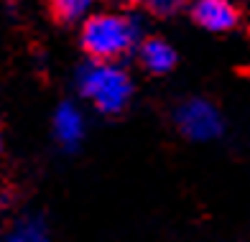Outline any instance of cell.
Listing matches in <instances>:
<instances>
[{"instance_id": "4", "label": "cell", "mask_w": 250, "mask_h": 242, "mask_svg": "<svg viewBox=\"0 0 250 242\" xmlns=\"http://www.w3.org/2000/svg\"><path fill=\"white\" fill-rule=\"evenodd\" d=\"M194 20L207 31H230L237 26V10L225 0H202L194 5Z\"/></svg>"}, {"instance_id": "3", "label": "cell", "mask_w": 250, "mask_h": 242, "mask_svg": "<svg viewBox=\"0 0 250 242\" xmlns=\"http://www.w3.org/2000/svg\"><path fill=\"white\" fill-rule=\"evenodd\" d=\"M174 120L181 135H187L189 141H212V138H217L222 133L220 110L209 100H202V97L181 102Z\"/></svg>"}, {"instance_id": "5", "label": "cell", "mask_w": 250, "mask_h": 242, "mask_svg": "<svg viewBox=\"0 0 250 242\" xmlns=\"http://www.w3.org/2000/svg\"><path fill=\"white\" fill-rule=\"evenodd\" d=\"M54 133L56 138L64 143V145H77L79 141H82V135H84V118H82V112H79L74 105H62L59 110H56L54 115Z\"/></svg>"}, {"instance_id": "8", "label": "cell", "mask_w": 250, "mask_h": 242, "mask_svg": "<svg viewBox=\"0 0 250 242\" xmlns=\"http://www.w3.org/2000/svg\"><path fill=\"white\" fill-rule=\"evenodd\" d=\"M87 10H89L87 0H59V3H54V13L66 23L82 20L87 16Z\"/></svg>"}, {"instance_id": "2", "label": "cell", "mask_w": 250, "mask_h": 242, "mask_svg": "<svg viewBox=\"0 0 250 242\" xmlns=\"http://www.w3.org/2000/svg\"><path fill=\"white\" fill-rule=\"evenodd\" d=\"M79 92L102 112H120L130 100V77L112 61H95L79 72Z\"/></svg>"}, {"instance_id": "1", "label": "cell", "mask_w": 250, "mask_h": 242, "mask_svg": "<svg viewBox=\"0 0 250 242\" xmlns=\"http://www.w3.org/2000/svg\"><path fill=\"white\" fill-rule=\"evenodd\" d=\"M138 33H141L138 20L118 13H97L84 20L82 43L87 54L95 56L97 61H112L138 41Z\"/></svg>"}, {"instance_id": "7", "label": "cell", "mask_w": 250, "mask_h": 242, "mask_svg": "<svg viewBox=\"0 0 250 242\" xmlns=\"http://www.w3.org/2000/svg\"><path fill=\"white\" fill-rule=\"evenodd\" d=\"M8 242H49V237H46V232H43L41 222L26 220V222H21L13 232H10Z\"/></svg>"}, {"instance_id": "6", "label": "cell", "mask_w": 250, "mask_h": 242, "mask_svg": "<svg viewBox=\"0 0 250 242\" xmlns=\"http://www.w3.org/2000/svg\"><path fill=\"white\" fill-rule=\"evenodd\" d=\"M141 61L153 74H166L176 64V54L164 39H146L141 43Z\"/></svg>"}, {"instance_id": "9", "label": "cell", "mask_w": 250, "mask_h": 242, "mask_svg": "<svg viewBox=\"0 0 250 242\" xmlns=\"http://www.w3.org/2000/svg\"><path fill=\"white\" fill-rule=\"evenodd\" d=\"M176 5L174 3H153V10H158V13H168V10H174Z\"/></svg>"}]
</instances>
